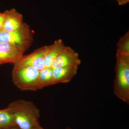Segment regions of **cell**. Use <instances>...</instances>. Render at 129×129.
I'll use <instances>...</instances> for the list:
<instances>
[{
    "label": "cell",
    "instance_id": "6",
    "mask_svg": "<svg viewBox=\"0 0 129 129\" xmlns=\"http://www.w3.org/2000/svg\"><path fill=\"white\" fill-rule=\"evenodd\" d=\"M81 63L79 54L69 46H66L64 50L53 60L51 65L53 69L61 67H78Z\"/></svg>",
    "mask_w": 129,
    "mask_h": 129
},
{
    "label": "cell",
    "instance_id": "3",
    "mask_svg": "<svg viewBox=\"0 0 129 129\" xmlns=\"http://www.w3.org/2000/svg\"><path fill=\"white\" fill-rule=\"evenodd\" d=\"M40 72L30 67H14L12 71L13 82L22 90L35 91L41 89Z\"/></svg>",
    "mask_w": 129,
    "mask_h": 129
},
{
    "label": "cell",
    "instance_id": "8",
    "mask_svg": "<svg viewBox=\"0 0 129 129\" xmlns=\"http://www.w3.org/2000/svg\"><path fill=\"white\" fill-rule=\"evenodd\" d=\"M6 18L2 30L12 32L19 30L23 27V16L14 8L7 10L5 12Z\"/></svg>",
    "mask_w": 129,
    "mask_h": 129
},
{
    "label": "cell",
    "instance_id": "9",
    "mask_svg": "<svg viewBox=\"0 0 129 129\" xmlns=\"http://www.w3.org/2000/svg\"><path fill=\"white\" fill-rule=\"evenodd\" d=\"M78 67H68L56 68L53 69L54 84L69 83L77 74Z\"/></svg>",
    "mask_w": 129,
    "mask_h": 129
},
{
    "label": "cell",
    "instance_id": "7",
    "mask_svg": "<svg viewBox=\"0 0 129 129\" xmlns=\"http://www.w3.org/2000/svg\"><path fill=\"white\" fill-rule=\"evenodd\" d=\"M24 53L12 44L0 43V64L16 63Z\"/></svg>",
    "mask_w": 129,
    "mask_h": 129
},
{
    "label": "cell",
    "instance_id": "10",
    "mask_svg": "<svg viewBox=\"0 0 129 129\" xmlns=\"http://www.w3.org/2000/svg\"><path fill=\"white\" fill-rule=\"evenodd\" d=\"M62 40L55 41L52 45L49 46V49L44 59L45 68L51 67L53 60L57 57L66 47Z\"/></svg>",
    "mask_w": 129,
    "mask_h": 129
},
{
    "label": "cell",
    "instance_id": "2",
    "mask_svg": "<svg viewBox=\"0 0 129 129\" xmlns=\"http://www.w3.org/2000/svg\"><path fill=\"white\" fill-rule=\"evenodd\" d=\"M113 92L118 99L129 104V55L116 53Z\"/></svg>",
    "mask_w": 129,
    "mask_h": 129
},
{
    "label": "cell",
    "instance_id": "11",
    "mask_svg": "<svg viewBox=\"0 0 129 129\" xmlns=\"http://www.w3.org/2000/svg\"><path fill=\"white\" fill-rule=\"evenodd\" d=\"M53 69L51 67L45 68L40 72L39 79L42 88L54 85Z\"/></svg>",
    "mask_w": 129,
    "mask_h": 129
},
{
    "label": "cell",
    "instance_id": "17",
    "mask_svg": "<svg viewBox=\"0 0 129 129\" xmlns=\"http://www.w3.org/2000/svg\"><path fill=\"white\" fill-rule=\"evenodd\" d=\"M33 129H44L42 128L41 126L40 125V124L38 125L37 126L35 127Z\"/></svg>",
    "mask_w": 129,
    "mask_h": 129
},
{
    "label": "cell",
    "instance_id": "18",
    "mask_svg": "<svg viewBox=\"0 0 129 129\" xmlns=\"http://www.w3.org/2000/svg\"><path fill=\"white\" fill-rule=\"evenodd\" d=\"M66 129H72L71 128H70V127H67V128H66Z\"/></svg>",
    "mask_w": 129,
    "mask_h": 129
},
{
    "label": "cell",
    "instance_id": "4",
    "mask_svg": "<svg viewBox=\"0 0 129 129\" xmlns=\"http://www.w3.org/2000/svg\"><path fill=\"white\" fill-rule=\"evenodd\" d=\"M33 41V34L30 26L25 23L22 27L16 31L0 30V43L12 44L23 53L31 45Z\"/></svg>",
    "mask_w": 129,
    "mask_h": 129
},
{
    "label": "cell",
    "instance_id": "5",
    "mask_svg": "<svg viewBox=\"0 0 129 129\" xmlns=\"http://www.w3.org/2000/svg\"><path fill=\"white\" fill-rule=\"evenodd\" d=\"M49 49V46L38 48L33 52L23 56L16 63L14 67H30L41 71L45 68L44 59Z\"/></svg>",
    "mask_w": 129,
    "mask_h": 129
},
{
    "label": "cell",
    "instance_id": "15",
    "mask_svg": "<svg viewBox=\"0 0 129 129\" xmlns=\"http://www.w3.org/2000/svg\"><path fill=\"white\" fill-rule=\"evenodd\" d=\"M119 6H123L129 3V0H116Z\"/></svg>",
    "mask_w": 129,
    "mask_h": 129
},
{
    "label": "cell",
    "instance_id": "1",
    "mask_svg": "<svg viewBox=\"0 0 129 129\" xmlns=\"http://www.w3.org/2000/svg\"><path fill=\"white\" fill-rule=\"evenodd\" d=\"M7 109L20 129H33L40 124V111L32 102L19 99L10 103Z\"/></svg>",
    "mask_w": 129,
    "mask_h": 129
},
{
    "label": "cell",
    "instance_id": "16",
    "mask_svg": "<svg viewBox=\"0 0 129 129\" xmlns=\"http://www.w3.org/2000/svg\"><path fill=\"white\" fill-rule=\"evenodd\" d=\"M0 129H20L17 126H14V127H10V128H0Z\"/></svg>",
    "mask_w": 129,
    "mask_h": 129
},
{
    "label": "cell",
    "instance_id": "14",
    "mask_svg": "<svg viewBox=\"0 0 129 129\" xmlns=\"http://www.w3.org/2000/svg\"><path fill=\"white\" fill-rule=\"evenodd\" d=\"M6 14L5 12H0V30H2L5 23Z\"/></svg>",
    "mask_w": 129,
    "mask_h": 129
},
{
    "label": "cell",
    "instance_id": "13",
    "mask_svg": "<svg viewBox=\"0 0 129 129\" xmlns=\"http://www.w3.org/2000/svg\"><path fill=\"white\" fill-rule=\"evenodd\" d=\"M116 53L129 55V32H127L119 40L117 44Z\"/></svg>",
    "mask_w": 129,
    "mask_h": 129
},
{
    "label": "cell",
    "instance_id": "12",
    "mask_svg": "<svg viewBox=\"0 0 129 129\" xmlns=\"http://www.w3.org/2000/svg\"><path fill=\"white\" fill-rule=\"evenodd\" d=\"M16 126L12 116L7 109L0 110V128Z\"/></svg>",
    "mask_w": 129,
    "mask_h": 129
}]
</instances>
